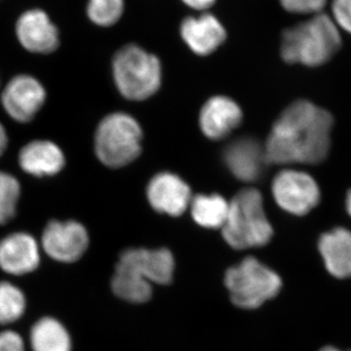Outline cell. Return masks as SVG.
Masks as SVG:
<instances>
[{
	"label": "cell",
	"instance_id": "cell-1",
	"mask_svg": "<svg viewBox=\"0 0 351 351\" xmlns=\"http://www.w3.org/2000/svg\"><path fill=\"white\" fill-rule=\"evenodd\" d=\"M334 119L324 108L306 100L289 106L272 126L265 147L267 163L318 164L331 147Z\"/></svg>",
	"mask_w": 351,
	"mask_h": 351
},
{
	"label": "cell",
	"instance_id": "cell-2",
	"mask_svg": "<svg viewBox=\"0 0 351 351\" xmlns=\"http://www.w3.org/2000/svg\"><path fill=\"white\" fill-rule=\"evenodd\" d=\"M175 262L168 249H129L120 256L112 278L114 295L124 301L143 304L152 295V283L172 281Z\"/></svg>",
	"mask_w": 351,
	"mask_h": 351
},
{
	"label": "cell",
	"instance_id": "cell-3",
	"mask_svg": "<svg viewBox=\"0 0 351 351\" xmlns=\"http://www.w3.org/2000/svg\"><path fill=\"white\" fill-rule=\"evenodd\" d=\"M341 46V34L334 20L319 13L283 32L281 56L288 64L319 66L326 64Z\"/></svg>",
	"mask_w": 351,
	"mask_h": 351
},
{
	"label": "cell",
	"instance_id": "cell-4",
	"mask_svg": "<svg viewBox=\"0 0 351 351\" xmlns=\"http://www.w3.org/2000/svg\"><path fill=\"white\" fill-rule=\"evenodd\" d=\"M221 232L226 243L237 250L269 243L274 230L263 209L260 191L245 189L232 198Z\"/></svg>",
	"mask_w": 351,
	"mask_h": 351
},
{
	"label": "cell",
	"instance_id": "cell-5",
	"mask_svg": "<svg viewBox=\"0 0 351 351\" xmlns=\"http://www.w3.org/2000/svg\"><path fill=\"white\" fill-rule=\"evenodd\" d=\"M142 138V129L133 117L112 113L101 120L95 132V154L107 167H124L140 156Z\"/></svg>",
	"mask_w": 351,
	"mask_h": 351
},
{
	"label": "cell",
	"instance_id": "cell-6",
	"mask_svg": "<svg viewBox=\"0 0 351 351\" xmlns=\"http://www.w3.org/2000/svg\"><path fill=\"white\" fill-rule=\"evenodd\" d=\"M112 75L117 89L125 98L145 100L160 87V62L140 46L130 44L113 58Z\"/></svg>",
	"mask_w": 351,
	"mask_h": 351
},
{
	"label": "cell",
	"instance_id": "cell-7",
	"mask_svg": "<svg viewBox=\"0 0 351 351\" xmlns=\"http://www.w3.org/2000/svg\"><path fill=\"white\" fill-rule=\"evenodd\" d=\"M225 283L234 306L255 309L274 299L282 281L274 270L254 257H247L226 271Z\"/></svg>",
	"mask_w": 351,
	"mask_h": 351
},
{
	"label": "cell",
	"instance_id": "cell-8",
	"mask_svg": "<svg viewBox=\"0 0 351 351\" xmlns=\"http://www.w3.org/2000/svg\"><path fill=\"white\" fill-rule=\"evenodd\" d=\"M0 94L4 112L20 124L29 123L36 119L47 100V91L43 83L27 73L13 76Z\"/></svg>",
	"mask_w": 351,
	"mask_h": 351
},
{
	"label": "cell",
	"instance_id": "cell-9",
	"mask_svg": "<svg viewBox=\"0 0 351 351\" xmlns=\"http://www.w3.org/2000/svg\"><path fill=\"white\" fill-rule=\"evenodd\" d=\"M272 195L278 206L295 216H304L319 203L321 193L315 180L302 171H281L272 182Z\"/></svg>",
	"mask_w": 351,
	"mask_h": 351
},
{
	"label": "cell",
	"instance_id": "cell-10",
	"mask_svg": "<svg viewBox=\"0 0 351 351\" xmlns=\"http://www.w3.org/2000/svg\"><path fill=\"white\" fill-rule=\"evenodd\" d=\"M39 243L41 250L55 262L73 263L87 251L89 235L85 226L75 219H51Z\"/></svg>",
	"mask_w": 351,
	"mask_h": 351
},
{
	"label": "cell",
	"instance_id": "cell-11",
	"mask_svg": "<svg viewBox=\"0 0 351 351\" xmlns=\"http://www.w3.org/2000/svg\"><path fill=\"white\" fill-rule=\"evenodd\" d=\"M41 247L31 233L15 232L0 239V269L13 276H23L38 269Z\"/></svg>",
	"mask_w": 351,
	"mask_h": 351
},
{
	"label": "cell",
	"instance_id": "cell-12",
	"mask_svg": "<svg viewBox=\"0 0 351 351\" xmlns=\"http://www.w3.org/2000/svg\"><path fill=\"white\" fill-rule=\"evenodd\" d=\"M16 36L22 47L34 54H51L60 46L56 25L40 9H32L21 15L16 24Z\"/></svg>",
	"mask_w": 351,
	"mask_h": 351
},
{
	"label": "cell",
	"instance_id": "cell-13",
	"mask_svg": "<svg viewBox=\"0 0 351 351\" xmlns=\"http://www.w3.org/2000/svg\"><path fill=\"white\" fill-rule=\"evenodd\" d=\"M223 161L228 169L239 181L252 182L261 179L269 165L265 147L251 137L232 141L223 151Z\"/></svg>",
	"mask_w": 351,
	"mask_h": 351
},
{
	"label": "cell",
	"instance_id": "cell-14",
	"mask_svg": "<svg viewBox=\"0 0 351 351\" xmlns=\"http://www.w3.org/2000/svg\"><path fill=\"white\" fill-rule=\"evenodd\" d=\"M147 199L157 212L169 216H181L193 199L191 191L186 182L172 173H159L149 182Z\"/></svg>",
	"mask_w": 351,
	"mask_h": 351
},
{
	"label": "cell",
	"instance_id": "cell-15",
	"mask_svg": "<svg viewBox=\"0 0 351 351\" xmlns=\"http://www.w3.org/2000/svg\"><path fill=\"white\" fill-rule=\"evenodd\" d=\"M18 164L23 172L34 178L54 177L66 165V156L59 145L50 140H32L21 147Z\"/></svg>",
	"mask_w": 351,
	"mask_h": 351
},
{
	"label": "cell",
	"instance_id": "cell-16",
	"mask_svg": "<svg viewBox=\"0 0 351 351\" xmlns=\"http://www.w3.org/2000/svg\"><path fill=\"white\" fill-rule=\"evenodd\" d=\"M241 121V108L234 101L225 96L210 99L200 112L201 130L211 140L226 138L239 126Z\"/></svg>",
	"mask_w": 351,
	"mask_h": 351
},
{
	"label": "cell",
	"instance_id": "cell-17",
	"mask_svg": "<svg viewBox=\"0 0 351 351\" xmlns=\"http://www.w3.org/2000/svg\"><path fill=\"white\" fill-rule=\"evenodd\" d=\"M181 34L189 48L200 56L211 54L226 40L225 27L214 15L202 14L182 21Z\"/></svg>",
	"mask_w": 351,
	"mask_h": 351
},
{
	"label": "cell",
	"instance_id": "cell-18",
	"mask_svg": "<svg viewBox=\"0 0 351 351\" xmlns=\"http://www.w3.org/2000/svg\"><path fill=\"white\" fill-rule=\"evenodd\" d=\"M319 251L326 269L337 278L351 277V232L343 228L324 233Z\"/></svg>",
	"mask_w": 351,
	"mask_h": 351
},
{
	"label": "cell",
	"instance_id": "cell-19",
	"mask_svg": "<svg viewBox=\"0 0 351 351\" xmlns=\"http://www.w3.org/2000/svg\"><path fill=\"white\" fill-rule=\"evenodd\" d=\"M32 351H71L73 341L68 329L61 321L50 316L40 318L29 332Z\"/></svg>",
	"mask_w": 351,
	"mask_h": 351
},
{
	"label": "cell",
	"instance_id": "cell-20",
	"mask_svg": "<svg viewBox=\"0 0 351 351\" xmlns=\"http://www.w3.org/2000/svg\"><path fill=\"white\" fill-rule=\"evenodd\" d=\"M228 202L219 195H198L191 201V216L198 225L207 228H221L228 213Z\"/></svg>",
	"mask_w": 351,
	"mask_h": 351
},
{
	"label": "cell",
	"instance_id": "cell-21",
	"mask_svg": "<svg viewBox=\"0 0 351 351\" xmlns=\"http://www.w3.org/2000/svg\"><path fill=\"white\" fill-rule=\"evenodd\" d=\"M27 308V299L18 286L7 281L0 282V325L17 322Z\"/></svg>",
	"mask_w": 351,
	"mask_h": 351
},
{
	"label": "cell",
	"instance_id": "cell-22",
	"mask_svg": "<svg viewBox=\"0 0 351 351\" xmlns=\"http://www.w3.org/2000/svg\"><path fill=\"white\" fill-rule=\"evenodd\" d=\"M22 186L11 173L0 170V226L10 223L18 212Z\"/></svg>",
	"mask_w": 351,
	"mask_h": 351
},
{
	"label": "cell",
	"instance_id": "cell-23",
	"mask_svg": "<svg viewBox=\"0 0 351 351\" xmlns=\"http://www.w3.org/2000/svg\"><path fill=\"white\" fill-rule=\"evenodd\" d=\"M124 11V0H89L87 14L94 24L110 27L119 22Z\"/></svg>",
	"mask_w": 351,
	"mask_h": 351
},
{
	"label": "cell",
	"instance_id": "cell-24",
	"mask_svg": "<svg viewBox=\"0 0 351 351\" xmlns=\"http://www.w3.org/2000/svg\"><path fill=\"white\" fill-rule=\"evenodd\" d=\"M286 11L297 14H319L326 5L327 0H280Z\"/></svg>",
	"mask_w": 351,
	"mask_h": 351
},
{
	"label": "cell",
	"instance_id": "cell-25",
	"mask_svg": "<svg viewBox=\"0 0 351 351\" xmlns=\"http://www.w3.org/2000/svg\"><path fill=\"white\" fill-rule=\"evenodd\" d=\"M332 13L337 27L351 34V0H332Z\"/></svg>",
	"mask_w": 351,
	"mask_h": 351
},
{
	"label": "cell",
	"instance_id": "cell-26",
	"mask_svg": "<svg viewBox=\"0 0 351 351\" xmlns=\"http://www.w3.org/2000/svg\"><path fill=\"white\" fill-rule=\"evenodd\" d=\"M0 351H25L24 339L13 330L0 332Z\"/></svg>",
	"mask_w": 351,
	"mask_h": 351
},
{
	"label": "cell",
	"instance_id": "cell-27",
	"mask_svg": "<svg viewBox=\"0 0 351 351\" xmlns=\"http://www.w3.org/2000/svg\"><path fill=\"white\" fill-rule=\"evenodd\" d=\"M186 5L196 10H206L210 8L216 0H182Z\"/></svg>",
	"mask_w": 351,
	"mask_h": 351
},
{
	"label": "cell",
	"instance_id": "cell-28",
	"mask_svg": "<svg viewBox=\"0 0 351 351\" xmlns=\"http://www.w3.org/2000/svg\"><path fill=\"white\" fill-rule=\"evenodd\" d=\"M9 145V136L5 127L0 122V157L5 154Z\"/></svg>",
	"mask_w": 351,
	"mask_h": 351
},
{
	"label": "cell",
	"instance_id": "cell-29",
	"mask_svg": "<svg viewBox=\"0 0 351 351\" xmlns=\"http://www.w3.org/2000/svg\"><path fill=\"white\" fill-rule=\"evenodd\" d=\"M346 211H348V213L350 214L351 217V189L348 191V195H346Z\"/></svg>",
	"mask_w": 351,
	"mask_h": 351
},
{
	"label": "cell",
	"instance_id": "cell-30",
	"mask_svg": "<svg viewBox=\"0 0 351 351\" xmlns=\"http://www.w3.org/2000/svg\"><path fill=\"white\" fill-rule=\"evenodd\" d=\"M320 351H341L338 350V348H332V346H327V348H322ZM351 351V350H348Z\"/></svg>",
	"mask_w": 351,
	"mask_h": 351
},
{
	"label": "cell",
	"instance_id": "cell-31",
	"mask_svg": "<svg viewBox=\"0 0 351 351\" xmlns=\"http://www.w3.org/2000/svg\"><path fill=\"white\" fill-rule=\"evenodd\" d=\"M0 86H1V82H0Z\"/></svg>",
	"mask_w": 351,
	"mask_h": 351
}]
</instances>
